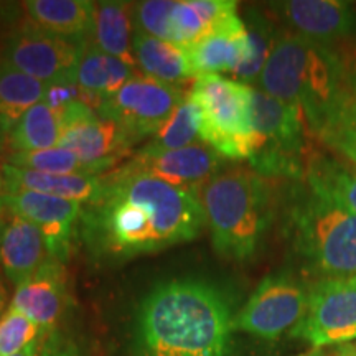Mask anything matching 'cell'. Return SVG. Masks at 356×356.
<instances>
[{
  "label": "cell",
  "mask_w": 356,
  "mask_h": 356,
  "mask_svg": "<svg viewBox=\"0 0 356 356\" xmlns=\"http://www.w3.org/2000/svg\"><path fill=\"white\" fill-rule=\"evenodd\" d=\"M309 188L356 215V168L340 160L314 154L307 168Z\"/></svg>",
  "instance_id": "obj_26"
},
{
  "label": "cell",
  "mask_w": 356,
  "mask_h": 356,
  "mask_svg": "<svg viewBox=\"0 0 356 356\" xmlns=\"http://www.w3.org/2000/svg\"><path fill=\"white\" fill-rule=\"evenodd\" d=\"M293 248L320 277H356V215L309 188L291 211Z\"/></svg>",
  "instance_id": "obj_5"
},
{
  "label": "cell",
  "mask_w": 356,
  "mask_h": 356,
  "mask_svg": "<svg viewBox=\"0 0 356 356\" xmlns=\"http://www.w3.org/2000/svg\"><path fill=\"white\" fill-rule=\"evenodd\" d=\"M221 160V155L210 145L197 142L170 152L152 154L139 150L126 165L119 168L127 173H142L159 178L170 185L198 190L216 175Z\"/></svg>",
  "instance_id": "obj_14"
},
{
  "label": "cell",
  "mask_w": 356,
  "mask_h": 356,
  "mask_svg": "<svg viewBox=\"0 0 356 356\" xmlns=\"http://www.w3.org/2000/svg\"><path fill=\"white\" fill-rule=\"evenodd\" d=\"M348 97L356 104V70L350 71L348 78Z\"/></svg>",
  "instance_id": "obj_40"
},
{
  "label": "cell",
  "mask_w": 356,
  "mask_h": 356,
  "mask_svg": "<svg viewBox=\"0 0 356 356\" xmlns=\"http://www.w3.org/2000/svg\"><path fill=\"white\" fill-rule=\"evenodd\" d=\"M48 257L43 236L37 226L12 213L0 238V267L6 277L20 286L37 273Z\"/></svg>",
  "instance_id": "obj_19"
},
{
  "label": "cell",
  "mask_w": 356,
  "mask_h": 356,
  "mask_svg": "<svg viewBox=\"0 0 356 356\" xmlns=\"http://www.w3.org/2000/svg\"><path fill=\"white\" fill-rule=\"evenodd\" d=\"M47 84L0 60V144L22 115L43 101Z\"/></svg>",
  "instance_id": "obj_25"
},
{
  "label": "cell",
  "mask_w": 356,
  "mask_h": 356,
  "mask_svg": "<svg viewBox=\"0 0 356 356\" xmlns=\"http://www.w3.org/2000/svg\"><path fill=\"white\" fill-rule=\"evenodd\" d=\"M322 350L356 341V277H320L309 287V305L291 332Z\"/></svg>",
  "instance_id": "obj_8"
},
{
  "label": "cell",
  "mask_w": 356,
  "mask_h": 356,
  "mask_svg": "<svg viewBox=\"0 0 356 356\" xmlns=\"http://www.w3.org/2000/svg\"><path fill=\"white\" fill-rule=\"evenodd\" d=\"M12 216V211L8 210L7 204L2 202V198H0V238H2V233H3V228L7 226L8 220H10Z\"/></svg>",
  "instance_id": "obj_37"
},
{
  "label": "cell",
  "mask_w": 356,
  "mask_h": 356,
  "mask_svg": "<svg viewBox=\"0 0 356 356\" xmlns=\"http://www.w3.org/2000/svg\"><path fill=\"white\" fill-rule=\"evenodd\" d=\"M195 76L236 73L248 58L249 37L241 17H229L198 42L185 47Z\"/></svg>",
  "instance_id": "obj_17"
},
{
  "label": "cell",
  "mask_w": 356,
  "mask_h": 356,
  "mask_svg": "<svg viewBox=\"0 0 356 356\" xmlns=\"http://www.w3.org/2000/svg\"><path fill=\"white\" fill-rule=\"evenodd\" d=\"M6 195V178H3V173L0 172V198Z\"/></svg>",
  "instance_id": "obj_41"
},
{
  "label": "cell",
  "mask_w": 356,
  "mask_h": 356,
  "mask_svg": "<svg viewBox=\"0 0 356 356\" xmlns=\"http://www.w3.org/2000/svg\"><path fill=\"white\" fill-rule=\"evenodd\" d=\"M309 305V287L292 274L267 275L234 315V330L262 340H277L292 332L304 318Z\"/></svg>",
  "instance_id": "obj_10"
},
{
  "label": "cell",
  "mask_w": 356,
  "mask_h": 356,
  "mask_svg": "<svg viewBox=\"0 0 356 356\" xmlns=\"http://www.w3.org/2000/svg\"><path fill=\"white\" fill-rule=\"evenodd\" d=\"M83 51L84 44L48 33L25 22L7 40L2 60L48 86L63 79H76Z\"/></svg>",
  "instance_id": "obj_12"
},
{
  "label": "cell",
  "mask_w": 356,
  "mask_h": 356,
  "mask_svg": "<svg viewBox=\"0 0 356 356\" xmlns=\"http://www.w3.org/2000/svg\"><path fill=\"white\" fill-rule=\"evenodd\" d=\"M2 167H3V165H0V172H2Z\"/></svg>",
  "instance_id": "obj_42"
},
{
  "label": "cell",
  "mask_w": 356,
  "mask_h": 356,
  "mask_svg": "<svg viewBox=\"0 0 356 356\" xmlns=\"http://www.w3.org/2000/svg\"><path fill=\"white\" fill-rule=\"evenodd\" d=\"M132 50L136 63L144 71L145 76L170 84L181 83L195 76L185 48L178 44L154 38L134 29Z\"/></svg>",
  "instance_id": "obj_24"
},
{
  "label": "cell",
  "mask_w": 356,
  "mask_h": 356,
  "mask_svg": "<svg viewBox=\"0 0 356 356\" xmlns=\"http://www.w3.org/2000/svg\"><path fill=\"white\" fill-rule=\"evenodd\" d=\"M252 92L246 83L204 74L195 79L188 96L198 111L200 140L225 159H251L256 150Z\"/></svg>",
  "instance_id": "obj_6"
},
{
  "label": "cell",
  "mask_w": 356,
  "mask_h": 356,
  "mask_svg": "<svg viewBox=\"0 0 356 356\" xmlns=\"http://www.w3.org/2000/svg\"><path fill=\"white\" fill-rule=\"evenodd\" d=\"M40 356H81L76 343L60 330H53L42 337Z\"/></svg>",
  "instance_id": "obj_35"
},
{
  "label": "cell",
  "mask_w": 356,
  "mask_h": 356,
  "mask_svg": "<svg viewBox=\"0 0 356 356\" xmlns=\"http://www.w3.org/2000/svg\"><path fill=\"white\" fill-rule=\"evenodd\" d=\"M13 215H19L37 226L43 236L48 256L65 262L73 254L74 243L81 229L83 203L35 193L17 191L2 197Z\"/></svg>",
  "instance_id": "obj_13"
},
{
  "label": "cell",
  "mask_w": 356,
  "mask_h": 356,
  "mask_svg": "<svg viewBox=\"0 0 356 356\" xmlns=\"http://www.w3.org/2000/svg\"><path fill=\"white\" fill-rule=\"evenodd\" d=\"M200 190L216 254L238 262L251 259L274 215L273 186L266 177L234 168L216 173Z\"/></svg>",
  "instance_id": "obj_4"
},
{
  "label": "cell",
  "mask_w": 356,
  "mask_h": 356,
  "mask_svg": "<svg viewBox=\"0 0 356 356\" xmlns=\"http://www.w3.org/2000/svg\"><path fill=\"white\" fill-rule=\"evenodd\" d=\"M332 356H356V341L337 346V350L333 351Z\"/></svg>",
  "instance_id": "obj_38"
},
{
  "label": "cell",
  "mask_w": 356,
  "mask_h": 356,
  "mask_svg": "<svg viewBox=\"0 0 356 356\" xmlns=\"http://www.w3.org/2000/svg\"><path fill=\"white\" fill-rule=\"evenodd\" d=\"M8 163L20 168H29V170L55 173V175L96 177L86 163H83L71 150L63 149V147L33 150V152L10 154Z\"/></svg>",
  "instance_id": "obj_30"
},
{
  "label": "cell",
  "mask_w": 356,
  "mask_h": 356,
  "mask_svg": "<svg viewBox=\"0 0 356 356\" xmlns=\"http://www.w3.org/2000/svg\"><path fill=\"white\" fill-rule=\"evenodd\" d=\"M185 95L177 84L136 74L114 96L102 102L96 113L142 140L154 137L162 129L185 99Z\"/></svg>",
  "instance_id": "obj_11"
},
{
  "label": "cell",
  "mask_w": 356,
  "mask_h": 356,
  "mask_svg": "<svg viewBox=\"0 0 356 356\" xmlns=\"http://www.w3.org/2000/svg\"><path fill=\"white\" fill-rule=\"evenodd\" d=\"M42 338V330L19 310L8 307L0 318V356H12Z\"/></svg>",
  "instance_id": "obj_32"
},
{
  "label": "cell",
  "mask_w": 356,
  "mask_h": 356,
  "mask_svg": "<svg viewBox=\"0 0 356 356\" xmlns=\"http://www.w3.org/2000/svg\"><path fill=\"white\" fill-rule=\"evenodd\" d=\"M197 137H200L198 111L188 92H186L185 99L180 102L172 118L155 134L152 140L140 150L152 154L170 152V150L184 149V147L197 144V142H203Z\"/></svg>",
  "instance_id": "obj_28"
},
{
  "label": "cell",
  "mask_w": 356,
  "mask_h": 356,
  "mask_svg": "<svg viewBox=\"0 0 356 356\" xmlns=\"http://www.w3.org/2000/svg\"><path fill=\"white\" fill-rule=\"evenodd\" d=\"M12 154L53 149L60 144V119L47 102H40L22 115L7 136Z\"/></svg>",
  "instance_id": "obj_27"
},
{
  "label": "cell",
  "mask_w": 356,
  "mask_h": 356,
  "mask_svg": "<svg viewBox=\"0 0 356 356\" xmlns=\"http://www.w3.org/2000/svg\"><path fill=\"white\" fill-rule=\"evenodd\" d=\"M238 13L233 0H180L170 19V43L185 48Z\"/></svg>",
  "instance_id": "obj_22"
},
{
  "label": "cell",
  "mask_w": 356,
  "mask_h": 356,
  "mask_svg": "<svg viewBox=\"0 0 356 356\" xmlns=\"http://www.w3.org/2000/svg\"><path fill=\"white\" fill-rule=\"evenodd\" d=\"M279 19L291 32L322 44L356 33V8L340 0H289L274 3Z\"/></svg>",
  "instance_id": "obj_16"
},
{
  "label": "cell",
  "mask_w": 356,
  "mask_h": 356,
  "mask_svg": "<svg viewBox=\"0 0 356 356\" xmlns=\"http://www.w3.org/2000/svg\"><path fill=\"white\" fill-rule=\"evenodd\" d=\"M132 10L134 3L131 2H121V0L96 2L95 32H92L91 44L136 68L137 63L131 42L134 33Z\"/></svg>",
  "instance_id": "obj_23"
},
{
  "label": "cell",
  "mask_w": 356,
  "mask_h": 356,
  "mask_svg": "<svg viewBox=\"0 0 356 356\" xmlns=\"http://www.w3.org/2000/svg\"><path fill=\"white\" fill-rule=\"evenodd\" d=\"M26 22L79 44L91 43L96 2L89 0H29L24 3Z\"/></svg>",
  "instance_id": "obj_18"
},
{
  "label": "cell",
  "mask_w": 356,
  "mask_h": 356,
  "mask_svg": "<svg viewBox=\"0 0 356 356\" xmlns=\"http://www.w3.org/2000/svg\"><path fill=\"white\" fill-rule=\"evenodd\" d=\"M175 8L173 0H145L134 3V29L150 37L170 42V19Z\"/></svg>",
  "instance_id": "obj_33"
},
{
  "label": "cell",
  "mask_w": 356,
  "mask_h": 356,
  "mask_svg": "<svg viewBox=\"0 0 356 356\" xmlns=\"http://www.w3.org/2000/svg\"><path fill=\"white\" fill-rule=\"evenodd\" d=\"M40 351H42V338L37 341H33V343H30L25 350H22L17 355H12V356H40Z\"/></svg>",
  "instance_id": "obj_36"
},
{
  "label": "cell",
  "mask_w": 356,
  "mask_h": 356,
  "mask_svg": "<svg viewBox=\"0 0 356 356\" xmlns=\"http://www.w3.org/2000/svg\"><path fill=\"white\" fill-rule=\"evenodd\" d=\"M68 302V270L63 262L48 257L32 277L17 286L10 307L38 325L44 337L56 330Z\"/></svg>",
  "instance_id": "obj_15"
},
{
  "label": "cell",
  "mask_w": 356,
  "mask_h": 356,
  "mask_svg": "<svg viewBox=\"0 0 356 356\" xmlns=\"http://www.w3.org/2000/svg\"><path fill=\"white\" fill-rule=\"evenodd\" d=\"M83 204L79 236L96 261H127L197 239L207 225L200 191L115 168Z\"/></svg>",
  "instance_id": "obj_1"
},
{
  "label": "cell",
  "mask_w": 356,
  "mask_h": 356,
  "mask_svg": "<svg viewBox=\"0 0 356 356\" xmlns=\"http://www.w3.org/2000/svg\"><path fill=\"white\" fill-rule=\"evenodd\" d=\"M2 173L6 178V195L17 191H35L84 204L91 202L101 188V178L89 175H55L20 168L10 163L2 167Z\"/></svg>",
  "instance_id": "obj_21"
},
{
  "label": "cell",
  "mask_w": 356,
  "mask_h": 356,
  "mask_svg": "<svg viewBox=\"0 0 356 356\" xmlns=\"http://www.w3.org/2000/svg\"><path fill=\"white\" fill-rule=\"evenodd\" d=\"M318 139L356 165V104L350 97L323 127Z\"/></svg>",
  "instance_id": "obj_31"
},
{
  "label": "cell",
  "mask_w": 356,
  "mask_h": 356,
  "mask_svg": "<svg viewBox=\"0 0 356 356\" xmlns=\"http://www.w3.org/2000/svg\"><path fill=\"white\" fill-rule=\"evenodd\" d=\"M248 37H249V51L246 61L236 70V76L241 79V83L251 84L257 83L262 70L269 60L270 51H273L275 40L279 32L274 29V25L264 17L251 15L249 19Z\"/></svg>",
  "instance_id": "obj_29"
},
{
  "label": "cell",
  "mask_w": 356,
  "mask_h": 356,
  "mask_svg": "<svg viewBox=\"0 0 356 356\" xmlns=\"http://www.w3.org/2000/svg\"><path fill=\"white\" fill-rule=\"evenodd\" d=\"M60 119V144L73 152L91 172L101 173L114 168L139 142L131 132L108 119L97 115L95 109L81 101H74L56 111Z\"/></svg>",
  "instance_id": "obj_9"
},
{
  "label": "cell",
  "mask_w": 356,
  "mask_h": 356,
  "mask_svg": "<svg viewBox=\"0 0 356 356\" xmlns=\"http://www.w3.org/2000/svg\"><path fill=\"white\" fill-rule=\"evenodd\" d=\"M134 76L136 68L89 43L84 47L78 65L79 101L97 111L102 102L114 96Z\"/></svg>",
  "instance_id": "obj_20"
},
{
  "label": "cell",
  "mask_w": 356,
  "mask_h": 356,
  "mask_svg": "<svg viewBox=\"0 0 356 356\" xmlns=\"http://www.w3.org/2000/svg\"><path fill=\"white\" fill-rule=\"evenodd\" d=\"M7 300H8L7 287H6V284H3L2 275H0V318H2L3 314H6V312H7V310H6Z\"/></svg>",
  "instance_id": "obj_39"
},
{
  "label": "cell",
  "mask_w": 356,
  "mask_h": 356,
  "mask_svg": "<svg viewBox=\"0 0 356 356\" xmlns=\"http://www.w3.org/2000/svg\"><path fill=\"white\" fill-rule=\"evenodd\" d=\"M348 78L345 61L332 47L286 30L279 32L257 86L297 106L312 136L318 137L348 97Z\"/></svg>",
  "instance_id": "obj_3"
},
{
  "label": "cell",
  "mask_w": 356,
  "mask_h": 356,
  "mask_svg": "<svg viewBox=\"0 0 356 356\" xmlns=\"http://www.w3.org/2000/svg\"><path fill=\"white\" fill-rule=\"evenodd\" d=\"M234 317L228 297L202 279L160 282L136 315V356H229Z\"/></svg>",
  "instance_id": "obj_2"
},
{
  "label": "cell",
  "mask_w": 356,
  "mask_h": 356,
  "mask_svg": "<svg viewBox=\"0 0 356 356\" xmlns=\"http://www.w3.org/2000/svg\"><path fill=\"white\" fill-rule=\"evenodd\" d=\"M79 101L78 79H63L53 84H48L43 102H47L51 109L60 111L71 102Z\"/></svg>",
  "instance_id": "obj_34"
},
{
  "label": "cell",
  "mask_w": 356,
  "mask_h": 356,
  "mask_svg": "<svg viewBox=\"0 0 356 356\" xmlns=\"http://www.w3.org/2000/svg\"><path fill=\"white\" fill-rule=\"evenodd\" d=\"M252 126L256 150L249 159L254 172L262 177L300 178L307 175L310 159L309 137L304 114L297 106L266 95L252 92Z\"/></svg>",
  "instance_id": "obj_7"
}]
</instances>
